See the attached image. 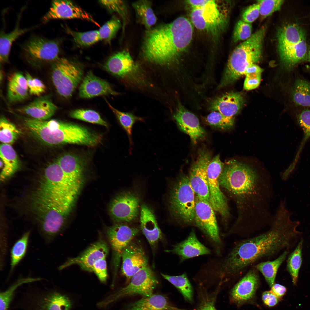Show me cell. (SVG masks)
<instances>
[{"label":"cell","mask_w":310,"mask_h":310,"mask_svg":"<svg viewBox=\"0 0 310 310\" xmlns=\"http://www.w3.org/2000/svg\"><path fill=\"white\" fill-rule=\"evenodd\" d=\"M192 25L187 18L180 17L146 30L141 48L142 57L160 66H169L177 63L191 41Z\"/></svg>","instance_id":"3957f363"},{"label":"cell","mask_w":310,"mask_h":310,"mask_svg":"<svg viewBox=\"0 0 310 310\" xmlns=\"http://www.w3.org/2000/svg\"><path fill=\"white\" fill-rule=\"evenodd\" d=\"M270 291L277 297L280 299L285 294L287 289L284 286L279 284L275 283L271 287Z\"/></svg>","instance_id":"94428289"},{"label":"cell","mask_w":310,"mask_h":310,"mask_svg":"<svg viewBox=\"0 0 310 310\" xmlns=\"http://www.w3.org/2000/svg\"><path fill=\"white\" fill-rule=\"evenodd\" d=\"M132 6L135 12L138 22L143 25L148 30L156 23L157 17L149 1L140 0L132 3Z\"/></svg>","instance_id":"d6a6232c"},{"label":"cell","mask_w":310,"mask_h":310,"mask_svg":"<svg viewBox=\"0 0 310 310\" xmlns=\"http://www.w3.org/2000/svg\"><path fill=\"white\" fill-rule=\"evenodd\" d=\"M303 240L301 239L294 250L288 256L287 261V269L294 285L298 282L299 272L302 262V250Z\"/></svg>","instance_id":"60d3db41"},{"label":"cell","mask_w":310,"mask_h":310,"mask_svg":"<svg viewBox=\"0 0 310 310\" xmlns=\"http://www.w3.org/2000/svg\"><path fill=\"white\" fill-rule=\"evenodd\" d=\"M290 95L294 104L303 107L310 106V82L299 78L294 81Z\"/></svg>","instance_id":"e575fe53"},{"label":"cell","mask_w":310,"mask_h":310,"mask_svg":"<svg viewBox=\"0 0 310 310\" xmlns=\"http://www.w3.org/2000/svg\"><path fill=\"white\" fill-rule=\"evenodd\" d=\"M13 308L21 310H70L72 303L66 294L55 288H29L22 292Z\"/></svg>","instance_id":"ba28073f"},{"label":"cell","mask_w":310,"mask_h":310,"mask_svg":"<svg viewBox=\"0 0 310 310\" xmlns=\"http://www.w3.org/2000/svg\"><path fill=\"white\" fill-rule=\"evenodd\" d=\"M292 215L286 209L278 208L268 230L237 243L214 274L217 280L223 284L259 259L290 249L301 233L297 230L299 222L291 221Z\"/></svg>","instance_id":"7a4b0ae2"},{"label":"cell","mask_w":310,"mask_h":310,"mask_svg":"<svg viewBox=\"0 0 310 310\" xmlns=\"http://www.w3.org/2000/svg\"><path fill=\"white\" fill-rule=\"evenodd\" d=\"M0 177L3 180L13 175L19 168L20 160L14 149L10 144H2L0 147Z\"/></svg>","instance_id":"1f68e13d"},{"label":"cell","mask_w":310,"mask_h":310,"mask_svg":"<svg viewBox=\"0 0 310 310\" xmlns=\"http://www.w3.org/2000/svg\"><path fill=\"white\" fill-rule=\"evenodd\" d=\"M191 8V22L197 29L218 37L226 29L230 4L229 2L210 0H187Z\"/></svg>","instance_id":"8992f818"},{"label":"cell","mask_w":310,"mask_h":310,"mask_svg":"<svg viewBox=\"0 0 310 310\" xmlns=\"http://www.w3.org/2000/svg\"><path fill=\"white\" fill-rule=\"evenodd\" d=\"M244 101L240 94L230 92L213 99L210 104L209 109L218 111L228 117H233L241 109Z\"/></svg>","instance_id":"83f0119b"},{"label":"cell","mask_w":310,"mask_h":310,"mask_svg":"<svg viewBox=\"0 0 310 310\" xmlns=\"http://www.w3.org/2000/svg\"><path fill=\"white\" fill-rule=\"evenodd\" d=\"M219 181L236 204L237 216L234 229L271 222L270 207L273 190L269 179L247 165L232 159L224 163Z\"/></svg>","instance_id":"6da1fadb"},{"label":"cell","mask_w":310,"mask_h":310,"mask_svg":"<svg viewBox=\"0 0 310 310\" xmlns=\"http://www.w3.org/2000/svg\"><path fill=\"white\" fill-rule=\"evenodd\" d=\"M30 28H20L18 24L11 32H1L0 39V60L2 63L9 61L11 47L13 42L19 36L30 30Z\"/></svg>","instance_id":"d590c367"},{"label":"cell","mask_w":310,"mask_h":310,"mask_svg":"<svg viewBox=\"0 0 310 310\" xmlns=\"http://www.w3.org/2000/svg\"><path fill=\"white\" fill-rule=\"evenodd\" d=\"M22 50L27 60L34 65L52 63L59 58V43L55 40L34 36L23 44Z\"/></svg>","instance_id":"5bb4252c"},{"label":"cell","mask_w":310,"mask_h":310,"mask_svg":"<svg viewBox=\"0 0 310 310\" xmlns=\"http://www.w3.org/2000/svg\"><path fill=\"white\" fill-rule=\"evenodd\" d=\"M158 282L154 272L148 266L133 275L127 285L99 303V305L102 307L106 306L121 298L129 296H150L152 294Z\"/></svg>","instance_id":"4fadbf2b"},{"label":"cell","mask_w":310,"mask_h":310,"mask_svg":"<svg viewBox=\"0 0 310 310\" xmlns=\"http://www.w3.org/2000/svg\"><path fill=\"white\" fill-rule=\"evenodd\" d=\"M51 63V79L56 91L64 98L70 97L83 79L82 65L63 57H59Z\"/></svg>","instance_id":"8fae6325"},{"label":"cell","mask_w":310,"mask_h":310,"mask_svg":"<svg viewBox=\"0 0 310 310\" xmlns=\"http://www.w3.org/2000/svg\"><path fill=\"white\" fill-rule=\"evenodd\" d=\"M214 211L210 202L195 196L193 222L218 252L221 240Z\"/></svg>","instance_id":"e0dca14e"},{"label":"cell","mask_w":310,"mask_h":310,"mask_svg":"<svg viewBox=\"0 0 310 310\" xmlns=\"http://www.w3.org/2000/svg\"><path fill=\"white\" fill-rule=\"evenodd\" d=\"M219 291L209 292L204 287L199 286L197 289L198 302L196 310H217L216 299Z\"/></svg>","instance_id":"b9f144b4"},{"label":"cell","mask_w":310,"mask_h":310,"mask_svg":"<svg viewBox=\"0 0 310 310\" xmlns=\"http://www.w3.org/2000/svg\"><path fill=\"white\" fill-rule=\"evenodd\" d=\"M261 75L245 76L244 83V88L247 90H251L257 88L259 85Z\"/></svg>","instance_id":"6f0895ef"},{"label":"cell","mask_w":310,"mask_h":310,"mask_svg":"<svg viewBox=\"0 0 310 310\" xmlns=\"http://www.w3.org/2000/svg\"><path fill=\"white\" fill-rule=\"evenodd\" d=\"M266 28L265 26H262L233 51L218 88H223L233 83L245 75L249 66L259 61L261 57Z\"/></svg>","instance_id":"5b68a950"},{"label":"cell","mask_w":310,"mask_h":310,"mask_svg":"<svg viewBox=\"0 0 310 310\" xmlns=\"http://www.w3.org/2000/svg\"><path fill=\"white\" fill-rule=\"evenodd\" d=\"M99 3L110 12L118 14L122 19L123 30L129 21V13L125 2L121 0H100Z\"/></svg>","instance_id":"bcb514c9"},{"label":"cell","mask_w":310,"mask_h":310,"mask_svg":"<svg viewBox=\"0 0 310 310\" xmlns=\"http://www.w3.org/2000/svg\"><path fill=\"white\" fill-rule=\"evenodd\" d=\"M66 30L76 44L81 47L90 46L100 40L98 30L79 32L69 28H66Z\"/></svg>","instance_id":"ee69618b"},{"label":"cell","mask_w":310,"mask_h":310,"mask_svg":"<svg viewBox=\"0 0 310 310\" xmlns=\"http://www.w3.org/2000/svg\"><path fill=\"white\" fill-rule=\"evenodd\" d=\"M308 60L310 63V49L308 52Z\"/></svg>","instance_id":"6125c7cd"},{"label":"cell","mask_w":310,"mask_h":310,"mask_svg":"<svg viewBox=\"0 0 310 310\" xmlns=\"http://www.w3.org/2000/svg\"><path fill=\"white\" fill-rule=\"evenodd\" d=\"M206 120L209 125L222 129L232 128L235 122L234 117H226L217 111H212L207 116Z\"/></svg>","instance_id":"c3c4849f"},{"label":"cell","mask_w":310,"mask_h":310,"mask_svg":"<svg viewBox=\"0 0 310 310\" xmlns=\"http://www.w3.org/2000/svg\"><path fill=\"white\" fill-rule=\"evenodd\" d=\"M57 109L50 96L47 95L38 96L28 104L18 108L16 111L32 119L45 120L53 116Z\"/></svg>","instance_id":"4316f807"},{"label":"cell","mask_w":310,"mask_h":310,"mask_svg":"<svg viewBox=\"0 0 310 310\" xmlns=\"http://www.w3.org/2000/svg\"><path fill=\"white\" fill-rule=\"evenodd\" d=\"M140 219L143 234L150 244L154 246L161 239L162 234L153 212L145 204L141 206Z\"/></svg>","instance_id":"f1b7e54d"},{"label":"cell","mask_w":310,"mask_h":310,"mask_svg":"<svg viewBox=\"0 0 310 310\" xmlns=\"http://www.w3.org/2000/svg\"><path fill=\"white\" fill-rule=\"evenodd\" d=\"M121 260L122 274L129 281L133 275L148 266V259L143 248L132 241L123 251Z\"/></svg>","instance_id":"7402d4cb"},{"label":"cell","mask_w":310,"mask_h":310,"mask_svg":"<svg viewBox=\"0 0 310 310\" xmlns=\"http://www.w3.org/2000/svg\"><path fill=\"white\" fill-rule=\"evenodd\" d=\"M278 50L281 61L287 69H292L308 59L305 33L297 24L284 25L277 32Z\"/></svg>","instance_id":"52a82bcc"},{"label":"cell","mask_w":310,"mask_h":310,"mask_svg":"<svg viewBox=\"0 0 310 310\" xmlns=\"http://www.w3.org/2000/svg\"><path fill=\"white\" fill-rule=\"evenodd\" d=\"M173 117L180 129L189 136L193 144H196L204 137L205 131L200 126L198 118L180 102Z\"/></svg>","instance_id":"cb8c5ba5"},{"label":"cell","mask_w":310,"mask_h":310,"mask_svg":"<svg viewBox=\"0 0 310 310\" xmlns=\"http://www.w3.org/2000/svg\"><path fill=\"white\" fill-rule=\"evenodd\" d=\"M74 19L86 20L98 24L91 15L69 0L53 1L49 9L42 20L46 22L53 19Z\"/></svg>","instance_id":"ffe728a7"},{"label":"cell","mask_w":310,"mask_h":310,"mask_svg":"<svg viewBox=\"0 0 310 310\" xmlns=\"http://www.w3.org/2000/svg\"><path fill=\"white\" fill-rule=\"evenodd\" d=\"M37 182L32 196L62 206H72L81 189L67 177L57 162L49 165Z\"/></svg>","instance_id":"277c9868"},{"label":"cell","mask_w":310,"mask_h":310,"mask_svg":"<svg viewBox=\"0 0 310 310\" xmlns=\"http://www.w3.org/2000/svg\"><path fill=\"white\" fill-rule=\"evenodd\" d=\"M30 235V231L24 233L14 243L11 249L9 276L26 254Z\"/></svg>","instance_id":"ab89813d"},{"label":"cell","mask_w":310,"mask_h":310,"mask_svg":"<svg viewBox=\"0 0 310 310\" xmlns=\"http://www.w3.org/2000/svg\"><path fill=\"white\" fill-rule=\"evenodd\" d=\"M289 253L286 249L278 257L272 261L262 262L255 267L263 275L267 283L271 287L275 284L276 274L279 268L286 259Z\"/></svg>","instance_id":"836d02e7"},{"label":"cell","mask_w":310,"mask_h":310,"mask_svg":"<svg viewBox=\"0 0 310 310\" xmlns=\"http://www.w3.org/2000/svg\"><path fill=\"white\" fill-rule=\"evenodd\" d=\"M257 271L255 267L251 269L234 286L230 292L232 301L241 305L253 298L259 283Z\"/></svg>","instance_id":"603a6c76"},{"label":"cell","mask_w":310,"mask_h":310,"mask_svg":"<svg viewBox=\"0 0 310 310\" xmlns=\"http://www.w3.org/2000/svg\"><path fill=\"white\" fill-rule=\"evenodd\" d=\"M92 272L95 274L101 282H106L107 273L105 258L100 259L95 262L93 266Z\"/></svg>","instance_id":"11a10c76"},{"label":"cell","mask_w":310,"mask_h":310,"mask_svg":"<svg viewBox=\"0 0 310 310\" xmlns=\"http://www.w3.org/2000/svg\"><path fill=\"white\" fill-rule=\"evenodd\" d=\"M106 101L127 135L129 144V152L131 153L133 145L132 131L133 125L136 122L138 121H143L144 119L133 113L119 111L113 107L106 100Z\"/></svg>","instance_id":"8d00e7d4"},{"label":"cell","mask_w":310,"mask_h":310,"mask_svg":"<svg viewBox=\"0 0 310 310\" xmlns=\"http://www.w3.org/2000/svg\"><path fill=\"white\" fill-rule=\"evenodd\" d=\"M195 197L188 176L182 175L172 187L169 197V209L175 219L186 224L193 222Z\"/></svg>","instance_id":"9c48e42d"},{"label":"cell","mask_w":310,"mask_h":310,"mask_svg":"<svg viewBox=\"0 0 310 310\" xmlns=\"http://www.w3.org/2000/svg\"><path fill=\"white\" fill-rule=\"evenodd\" d=\"M119 94L107 81L97 77L90 71L88 72L83 78L79 91V97L83 98L100 96H116Z\"/></svg>","instance_id":"d4e9b609"},{"label":"cell","mask_w":310,"mask_h":310,"mask_svg":"<svg viewBox=\"0 0 310 310\" xmlns=\"http://www.w3.org/2000/svg\"><path fill=\"white\" fill-rule=\"evenodd\" d=\"M166 251L177 255L181 262L199 256L209 255L211 253L199 241L194 230H191L186 239L175 244L172 249Z\"/></svg>","instance_id":"484cf974"},{"label":"cell","mask_w":310,"mask_h":310,"mask_svg":"<svg viewBox=\"0 0 310 310\" xmlns=\"http://www.w3.org/2000/svg\"><path fill=\"white\" fill-rule=\"evenodd\" d=\"M127 310H185L173 305L164 296L152 294L130 304Z\"/></svg>","instance_id":"4dcf8cb0"},{"label":"cell","mask_w":310,"mask_h":310,"mask_svg":"<svg viewBox=\"0 0 310 310\" xmlns=\"http://www.w3.org/2000/svg\"><path fill=\"white\" fill-rule=\"evenodd\" d=\"M259 15V5L257 3L249 6L244 11L242 15V20L251 24L255 20Z\"/></svg>","instance_id":"9f6ffc18"},{"label":"cell","mask_w":310,"mask_h":310,"mask_svg":"<svg viewBox=\"0 0 310 310\" xmlns=\"http://www.w3.org/2000/svg\"><path fill=\"white\" fill-rule=\"evenodd\" d=\"M140 202L137 194L130 191H124L113 200L109 206L110 213L117 222H131L138 215Z\"/></svg>","instance_id":"d6986e66"},{"label":"cell","mask_w":310,"mask_h":310,"mask_svg":"<svg viewBox=\"0 0 310 310\" xmlns=\"http://www.w3.org/2000/svg\"><path fill=\"white\" fill-rule=\"evenodd\" d=\"M42 280L39 278H21L17 280L7 289L0 293V310H9L14 301L16 291L24 284L33 283Z\"/></svg>","instance_id":"74e56055"},{"label":"cell","mask_w":310,"mask_h":310,"mask_svg":"<svg viewBox=\"0 0 310 310\" xmlns=\"http://www.w3.org/2000/svg\"><path fill=\"white\" fill-rule=\"evenodd\" d=\"M103 67L106 71L117 77L140 86L147 85L144 71L127 51H119L111 56Z\"/></svg>","instance_id":"7c38bea8"},{"label":"cell","mask_w":310,"mask_h":310,"mask_svg":"<svg viewBox=\"0 0 310 310\" xmlns=\"http://www.w3.org/2000/svg\"><path fill=\"white\" fill-rule=\"evenodd\" d=\"M284 2L282 0H258L260 15L265 18L274 12L279 10Z\"/></svg>","instance_id":"816d5d0a"},{"label":"cell","mask_w":310,"mask_h":310,"mask_svg":"<svg viewBox=\"0 0 310 310\" xmlns=\"http://www.w3.org/2000/svg\"><path fill=\"white\" fill-rule=\"evenodd\" d=\"M262 297L264 303L269 307H272L276 305L280 300V299L277 297L271 291L264 292Z\"/></svg>","instance_id":"91938a15"},{"label":"cell","mask_w":310,"mask_h":310,"mask_svg":"<svg viewBox=\"0 0 310 310\" xmlns=\"http://www.w3.org/2000/svg\"><path fill=\"white\" fill-rule=\"evenodd\" d=\"M211 159L209 152L204 149H200L191 166L188 176L195 196L210 203L207 169Z\"/></svg>","instance_id":"ac0fdd59"},{"label":"cell","mask_w":310,"mask_h":310,"mask_svg":"<svg viewBox=\"0 0 310 310\" xmlns=\"http://www.w3.org/2000/svg\"><path fill=\"white\" fill-rule=\"evenodd\" d=\"M252 27L251 24L239 20L236 23L233 35V39L234 42L246 40L252 35Z\"/></svg>","instance_id":"f5cc1de1"},{"label":"cell","mask_w":310,"mask_h":310,"mask_svg":"<svg viewBox=\"0 0 310 310\" xmlns=\"http://www.w3.org/2000/svg\"><path fill=\"white\" fill-rule=\"evenodd\" d=\"M9 80L26 90H29L26 78L20 72H17L13 73L9 78Z\"/></svg>","instance_id":"680465c9"},{"label":"cell","mask_w":310,"mask_h":310,"mask_svg":"<svg viewBox=\"0 0 310 310\" xmlns=\"http://www.w3.org/2000/svg\"><path fill=\"white\" fill-rule=\"evenodd\" d=\"M28 90L31 95L38 96L44 93L46 90V86L43 82L39 79L34 78L28 72L26 73Z\"/></svg>","instance_id":"db71d44e"},{"label":"cell","mask_w":310,"mask_h":310,"mask_svg":"<svg viewBox=\"0 0 310 310\" xmlns=\"http://www.w3.org/2000/svg\"><path fill=\"white\" fill-rule=\"evenodd\" d=\"M303 108L295 115L297 122L304 133L303 144L310 138V106Z\"/></svg>","instance_id":"681fc988"},{"label":"cell","mask_w":310,"mask_h":310,"mask_svg":"<svg viewBox=\"0 0 310 310\" xmlns=\"http://www.w3.org/2000/svg\"><path fill=\"white\" fill-rule=\"evenodd\" d=\"M7 95L9 102L14 103L23 101L27 99L28 96V91L8 80Z\"/></svg>","instance_id":"f907efd6"},{"label":"cell","mask_w":310,"mask_h":310,"mask_svg":"<svg viewBox=\"0 0 310 310\" xmlns=\"http://www.w3.org/2000/svg\"><path fill=\"white\" fill-rule=\"evenodd\" d=\"M20 132L14 124L2 116L0 120V140L2 144H11L16 140Z\"/></svg>","instance_id":"7bdbcfd3"},{"label":"cell","mask_w":310,"mask_h":310,"mask_svg":"<svg viewBox=\"0 0 310 310\" xmlns=\"http://www.w3.org/2000/svg\"><path fill=\"white\" fill-rule=\"evenodd\" d=\"M138 228L123 223H118L109 228L106 234L112 251L113 279H115L120 266L123 252L139 232Z\"/></svg>","instance_id":"2e32d148"},{"label":"cell","mask_w":310,"mask_h":310,"mask_svg":"<svg viewBox=\"0 0 310 310\" xmlns=\"http://www.w3.org/2000/svg\"><path fill=\"white\" fill-rule=\"evenodd\" d=\"M162 276L168 281L181 293L187 301L192 303L193 301V289L185 273L177 276H171L161 274Z\"/></svg>","instance_id":"f35d334b"},{"label":"cell","mask_w":310,"mask_h":310,"mask_svg":"<svg viewBox=\"0 0 310 310\" xmlns=\"http://www.w3.org/2000/svg\"><path fill=\"white\" fill-rule=\"evenodd\" d=\"M67 177L81 188L83 182V168L76 155L67 153L61 156L57 161Z\"/></svg>","instance_id":"f546056e"},{"label":"cell","mask_w":310,"mask_h":310,"mask_svg":"<svg viewBox=\"0 0 310 310\" xmlns=\"http://www.w3.org/2000/svg\"><path fill=\"white\" fill-rule=\"evenodd\" d=\"M109 251L106 243L99 240L88 247L78 256L69 258L59 267L61 270L73 265L79 266L83 270L92 272L93 264L97 260L106 258Z\"/></svg>","instance_id":"44dd1931"},{"label":"cell","mask_w":310,"mask_h":310,"mask_svg":"<svg viewBox=\"0 0 310 310\" xmlns=\"http://www.w3.org/2000/svg\"><path fill=\"white\" fill-rule=\"evenodd\" d=\"M121 26L119 19L115 16H113L98 30L100 40L110 42Z\"/></svg>","instance_id":"7dc6e473"},{"label":"cell","mask_w":310,"mask_h":310,"mask_svg":"<svg viewBox=\"0 0 310 310\" xmlns=\"http://www.w3.org/2000/svg\"><path fill=\"white\" fill-rule=\"evenodd\" d=\"M69 115L73 119L108 127L106 122L101 118L98 113L93 110L76 109L70 112Z\"/></svg>","instance_id":"f6af8a7d"},{"label":"cell","mask_w":310,"mask_h":310,"mask_svg":"<svg viewBox=\"0 0 310 310\" xmlns=\"http://www.w3.org/2000/svg\"><path fill=\"white\" fill-rule=\"evenodd\" d=\"M224 163L217 154L212 159L207 169L210 204L214 210L226 222L230 213L226 198L220 189L219 178L223 170Z\"/></svg>","instance_id":"9a60e30c"},{"label":"cell","mask_w":310,"mask_h":310,"mask_svg":"<svg viewBox=\"0 0 310 310\" xmlns=\"http://www.w3.org/2000/svg\"><path fill=\"white\" fill-rule=\"evenodd\" d=\"M30 205L42 237L46 243L52 242L63 229L69 212L43 201L31 200Z\"/></svg>","instance_id":"30bf717a"}]
</instances>
